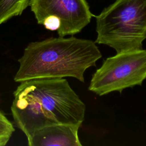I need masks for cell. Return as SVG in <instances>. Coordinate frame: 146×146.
I'll return each mask as SVG.
<instances>
[{"label":"cell","instance_id":"obj_4","mask_svg":"<svg viewBox=\"0 0 146 146\" xmlns=\"http://www.w3.org/2000/svg\"><path fill=\"white\" fill-rule=\"evenodd\" d=\"M146 79V50L117 53L107 58L93 74L88 90L102 96L141 86Z\"/></svg>","mask_w":146,"mask_h":146},{"label":"cell","instance_id":"obj_7","mask_svg":"<svg viewBox=\"0 0 146 146\" xmlns=\"http://www.w3.org/2000/svg\"><path fill=\"white\" fill-rule=\"evenodd\" d=\"M30 0H0V25L21 15L30 5Z\"/></svg>","mask_w":146,"mask_h":146},{"label":"cell","instance_id":"obj_5","mask_svg":"<svg viewBox=\"0 0 146 146\" xmlns=\"http://www.w3.org/2000/svg\"><path fill=\"white\" fill-rule=\"evenodd\" d=\"M29 6L38 23L59 36L80 33L92 17L86 0H30Z\"/></svg>","mask_w":146,"mask_h":146},{"label":"cell","instance_id":"obj_1","mask_svg":"<svg viewBox=\"0 0 146 146\" xmlns=\"http://www.w3.org/2000/svg\"><path fill=\"white\" fill-rule=\"evenodd\" d=\"M11 106L16 125L28 138L42 127L62 123L80 127L86 106L64 78H38L20 83Z\"/></svg>","mask_w":146,"mask_h":146},{"label":"cell","instance_id":"obj_6","mask_svg":"<svg viewBox=\"0 0 146 146\" xmlns=\"http://www.w3.org/2000/svg\"><path fill=\"white\" fill-rule=\"evenodd\" d=\"M79 127L55 123L35 130L28 137L29 146H81L78 137Z\"/></svg>","mask_w":146,"mask_h":146},{"label":"cell","instance_id":"obj_2","mask_svg":"<svg viewBox=\"0 0 146 146\" xmlns=\"http://www.w3.org/2000/svg\"><path fill=\"white\" fill-rule=\"evenodd\" d=\"M101 57L95 42L88 39L59 36L32 42L18 60L14 80L72 77L84 82L86 70Z\"/></svg>","mask_w":146,"mask_h":146},{"label":"cell","instance_id":"obj_3","mask_svg":"<svg viewBox=\"0 0 146 146\" xmlns=\"http://www.w3.org/2000/svg\"><path fill=\"white\" fill-rule=\"evenodd\" d=\"M95 43L117 53L142 49L146 39V0H116L96 16Z\"/></svg>","mask_w":146,"mask_h":146},{"label":"cell","instance_id":"obj_8","mask_svg":"<svg viewBox=\"0 0 146 146\" xmlns=\"http://www.w3.org/2000/svg\"><path fill=\"white\" fill-rule=\"evenodd\" d=\"M14 131L13 124L0 108V146L7 144Z\"/></svg>","mask_w":146,"mask_h":146}]
</instances>
